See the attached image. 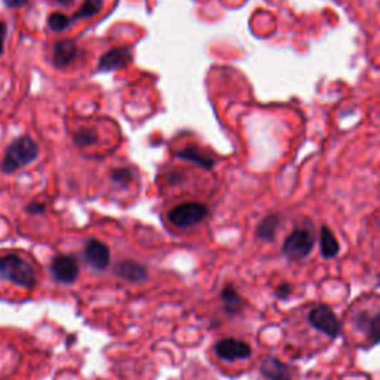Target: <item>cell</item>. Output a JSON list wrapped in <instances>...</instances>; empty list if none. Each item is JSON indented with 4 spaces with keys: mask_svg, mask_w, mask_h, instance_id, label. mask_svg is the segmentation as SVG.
Listing matches in <instances>:
<instances>
[{
    "mask_svg": "<svg viewBox=\"0 0 380 380\" xmlns=\"http://www.w3.org/2000/svg\"><path fill=\"white\" fill-rule=\"evenodd\" d=\"M39 156V148L31 137H20L9 144L4 156L0 170L5 174H12L16 170L27 167Z\"/></svg>",
    "mask_w": 380,
    "mask_h": 380,
    "instance_id": "cell-1",
    "label": "cell"
},
{
    "mask_svg": "<svg viewBox=\"0 0 380 380\" xmlns=\"http://www.w3.org/2000/svg\"><path fill=\"white\" fill-rule=\"evenodd\" d=\"M0 275L23 288H31L36 282L33 266L16 255L0 257Z\"/></svg>",
    "mask_w": 380,
    "mask_h": 380,
    "instance_id": "cell-2",
    "label": "cell"
},
{
    "mask_svg": "<svg viewBox=\"0 0 380 380\" xmlns=\"http://www.w3.org/2000/svg\"><path fill=\"white\" fill-rule=\"evenodd\" d=\"M210 211L204 204L188 202L173 208L168 214L170 222L180 229H188L204 222L208 217Z\"/></svg>",
    "mask_w": 380,
    "mask_h": 380,
    "instance_id": "cell-3",
    "label": "cell"
},
{
    "mask_svg": "<svg viewBox=\"0 0 380 380\" xmlns=\"http://www.w3.org/2000/svg\"><path fill=\"white\" fill-rule=\"evenodd\" d=\"M314 245H315V238L311 230L296 229L285 238L282 251L287 257L293 260H300L311 255Z\"/></svg>",
    "mask_w": 380,
    "mask_h": 380,
    "instance_id": "cell-4",
    "label": "cell"
},
{
    "mask_svg": "<svg viewBox=\"0 0 380 380\" xmlns=\"http://www.w3.org/2000/svg\"><path fill=\"white\" fill-rule=\"evenodd\" d=\"M309 322L317 330H319L325 336H329L330 339H336L342 333V324L339 318L330 307L325 304L317 306L315 309L311 311Z\"/></svg>",
    "mask_w": 380,
    "mask_h": 380,
    "instance_id": "cell-5",
    "label": "cell"
},
{
    "mask_svg": "<svg viewBox=\"0 0 380 380\" xmlns=\"http://www.w3.org/2000/svg\"><path fill=\"white\" fill-rule=\"evenodd\" d=\"M214 351L217 356L227 361V363H233V361L237 359H247L252 354V349L248 343L233 337L222 339L217 342Z\"/></svg>",
    "mask_w": 380,
    "mask_h": 380,
    "instance_id": "cell-6",
    "label": "cell"
},
{
    "mask_svg": "<svg viewBox=\"0 0 380 380\" xmlns=\"http://www.w3.org/2000/svg\"><path fill=\"white\" fill-rule=\"evenodd\" d=\"M51 272L63 284H73L79 277V265L71 256H57L52 260Z\"/></svg>",
    "mask_w": 380,
    "mask_h": 380,
    "instance_id": "cell-7",
    "label": "cell"
},
{
    "mask_svg": "<svg viewBox=\"0 0 380 380\" xmlns=\"http://www.w3.org/2000/svg\"><path fill=\"white\" fill-rule=\"evenodd\" d=\"M83 252L86 262L97 270H106L111 265V250L98 240H89L85 244Z\"/></svg>",
    "mask_w": 380,
    "mask_h": 380,
    "instance_id": "cell-8",
    "label": "cell"
},
{
    "mask_svg": "<svg viewBox=\"0 0 380 380\" xmlns=\"http://www.w3.org/2000/svg\"><path fill=\"white\" fill-rule=\"evenodd\" d=\"M262 374L269 380H293L294 370L275 356H266L260 366Z\"/></svg>",
    "mask_w": 380,
    "mask_h": 380,
    "instance_id": "cell-9",
    "label": "cell"
},
{
    "mask_svg": "<svg viewBox=\"0 0 380 380\" xmlns=\"http://www.w3.org/2000/svg\"><path fill=\"white\" fill-rule=\"evenodd\" d=\"M133 60L131 51L128 48H115L107 51L100 60L98 71H113L128 66Z\"/></svg>",
    "mask_w": 380,
    "mask_h": 380,
    "instance_id": "cell-10",
    "label": "cell"
},
{
    "mask_svg": "<svg viewBox=\"0 0 380 380\" xmlns=\"http://www.w3.org/2000/svg\"><path fill=\"white\" fill-rule=\"evenodd\" d=\"M115 274L125 281L143 282L148 278V269L137 262L123 260V262L116 263Z\"/></svg>",
    "mask_w": 380,
    "mask_h": 380,
    "instance_id": "cell-11",
    "label": "cell"
},
{
    "mask_svg": "<svg viewBox=\"0 0 380 380\" xmlns=\"http://www.w3.org/2000/svg\"><path fill=\"white\" fill-rule=\"evenodd\" d=\"M76 45L71 41H60L53 46V66L56 67H66L76 57Z\"/></svg>",
    "mask_w": 380,
    "mask_h": 380,
    "instance_id": "cell-12",
    "label": "cell"
},
{
    "mask_svg": "<svg viewBox=\"0 0 380 380\" xmlns=\"http://www.w3.org/2000/svg\"><path fill=\"white\" fill-rule=\"evenodd\" d=\"M319 247H321V255L324 259H333L339 255V251H340L339 241L336 240L334 233L327 226L321 227Z\"/></svg>",
    "mask_w": 380,
    "mask_h": 380,
    "instance_id": "cell-13",
    "label": "cell"
},
{
    "mask_svg": "<svg viewBox=\"0 0 380 380\" xmlns=\"http://www.w3.org/2000/svg\"><path fill=\"white\" fill-rule=\"evenodd\" d=\"M222 302L225 304V311L230 315H235L242 311L244 300L240 296V293L235 289L232 284H227L222 289Z\"/></svg>",
    "mask_w": 380,
    "mask_h": 380,
    "instance_id": "cell-14",
    "label": "cell"
},
{
    "mask_svg": "<svg viewBox=\"0 0 380 380\" xmlns=\"http://www.w3.org/2000/svg\"><path fill=\"white\" fill-rule=\"evenodd\" d=\"M281 223V215L279 214H272L267 215L266 219L262 220V223L257 227V238L265 241V242H272L275 240L277 230Z\"/></svg>",
    "mask_w": 380,
    "mask_h": 380,
    "instance_id": "cell-15",
    "label": "cell"
},
{
    "mask_svg": "<svg viewBox=\"0 0 380 380\" xmlns=\"http://www.w3.org/2000/svg\"><path fill=\"white\" fill-rule=\"evenodd\" d=\"M355 327L359 330L367 332V334H371L373 343L379 339V315L370 317L367 312H361L354 318Z\"/></svg>",
    "mask_w": 380,
    "mask_h": 380,
    "instance_id": "cell-16",
    "label": "cell"
},
{
    "mask_svg": "<svg viewBox=\"0 0 380 380\" xmlns=\"http://www.w3.org/2000/svg\"><path fill=\"white\" fill-rule=\"evenodd\" d=\"M178 156L183 158V159H188V160H192V162H196V164H199L204 168H212V165H214V160L211 158L205 156L204 153L199 152V149H196L195 146L186 148L185 152L178 153Z\"/></svg>",
    "mask_w": 380,
    "mask_h": 380,
    "instance_id": "cell-17",
    "label": "cell"
},
{
    "mask_svg": "<svg viewBox=\"0 0 380 380\" xmlns=\"http://www.w3.org/2000/svg\"><path fill=\"white\" fill-rule=\"evenodd\" d=\"M103 9V0H85L81 9L75 14L73 20H82V18H91L100 14Z\"/></svg>",
    "mask_w": 380,
    "mask_h": 380,
    "instance_id": "cell-18",
    "label": "cell"
},
{
    "mask_svg": "<svg viewBox=\"0 0 380 380\" xmlns=\"http://www.w3.org/2000/svg\"><path fill=\"white\" fill-rule=\"evenodd\" d=\"M71 24V20L68 16H66L64 14H60V12H53L49 20H48V26L51 30L53 31H63L66 30L68 26Z\"/></svg>",
    "mask_w": 380,
    "mask_h": 380,
    "instance_id": "cell-19",
    "label": "cell"
},
{
    "mask_svg": "<svg viewBox=\"0 0 380 380\" xmlns=\"http://www.w3.org/2000/svg\"><path fill=\"white\" fill-rule=\"evenodd\" d=\"M97 141V134L93 130H81L75 135V143L79 146H91Z\"/></svg>",
    "mask_w": 380,
    "mask_h": 380,
    "instance_id": "cell-20",
    "label": "cell"
},
{
    "mask_svg": "<svg viewBox=\"0 0 380 380\" xmlns=\"http://www.w3.org/2000/svg\"><path fill=\"white\" fill-rule=\"evenodd\" d=\"M131 177H133V174H131L130 170H116L113 173V175H112L113 182H116L119 185H123V186L128 185L131 182Z\"/></svg>",
    "mask_w": 380,
    "mask_h": 380,
    "instance_id": "cell-21",
    "label": "cell"
},
{
    "mask_svg": "<svg viewBox=\"0 0 380 380\" xmlns=\"http://www.w3.org/2000/svg\"><path fill=\"white\" fill-rule=\"evenodd\" d=\"M293 293V287L289 284H281L278 288H277V296L279 299H287L289 297V294Z\"/></svg>",
    "mask_w": 380,
    "mask_h": 380,
    "instance_id": "cell-22",
    "label": "cell"
},
{
    "mask_svg": "<svg viewBox=\"0 0 380 380\" xmlns=\"http://www.w3.org/2000/svg\"><path fill=\"white\" fill-rule=\"evenodd\" d=\"M6 33H8L6 24L0 21V56H2L4 51H5V38H6Z\"/></svg>",
    "mask_w": 380,
    "mask_h": 380,
    "instance_id": "cell-23",
    "label": "cell"
},
{
    "mask_svg": "<svg viewBox=\"0 0 380 380\" xmlns=\"http://www.w3.org/2000/svg\"><path fill=\"white\" fill-rule=\"evenodd\" d=\"M4 2L9 8H23L29 4V0H4Z\"/></svg>",
    "mask_w": 380,
    "mask_h": 380,
    "instance_id": "cell-24",
    "label": "cell"
},
{
    "mask_svg": "<svg viewBox=\"0 0 380 380\" xmlns=\"http://www.w3.org/2000/svg\"><path fill=\"white\" fill-rule=\"evenodd\" d=\"M29 212H31V214H39V212H43L45 211V205L43 204H31V205H29Z\"/></svg>",
    "mask_w": 380,
    "mask_h": 380,
    "instance_id": "cell-25",
    "label": "cell"
},
{
    "mask_svg": "<svg viewBox=\"0 0 380 380\" xmlns=\"http://www.w3.org/2000/svg\"><path fill=\"white\" fill-rule=\"evenodd\" d=\"M56 2L60 4V5L67 6V5H70V4H73V0H56Z\"/></svg>",
    "mask_w": 380,
    "mask_h": 380,
    "instance_id": "cell-26",
    "label": "cell"
}]
</instances>
